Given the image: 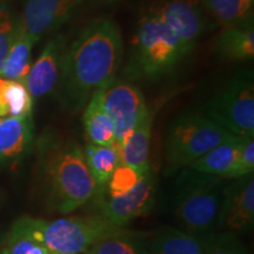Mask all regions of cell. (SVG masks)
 I'll list each match as a JSON object with an SVG mask.
<instances>
[{
    "mask_svg": "<svg viewBox=\"0 0 254 254\" xmlns=\"http://www.w3.org/2000/svg\"><path fill=\"white\" fill-rule=\"evenodd\" d=\"M123 36L110 19L87 25L65 50L59 91L69 110L81 109L94 91L110 86L123 60Z\"/></svg>",
    "mask_w": 254,
    "mask_h": 254,
    "instance_id": "6da1fadb",
    "label": "cell"
},
{
    "mask_svg": "<svg viewBox=\"0 0 254 254\" xmlns=\"http://www.w3.org/2000/svg\"><path fill=\"white\" fill-rule=\"evenodd\" d=\"M43 179L47 201L60 214L86 205L98 186L85 163L82 150L71 141L56 142L43 158Z\"/></svg>",
    "mask_w": 254,
    "mask_h": 254,
    "instance_id": "7a4b0ae2",
    "label": "cell"
},
{
    "mask_svg": "<svg viewBox=\"0 0 254 254\" xmlns=\"http://www.w3.org/2000/svg\"><path fill=\"white\" fill-rule=\"evenodd\" d=\"M224 186L220 177L180 170L174 190V217L180 230L202 238L214 234Z\"/></svg>",
    "mask_w": 254,
    "mask_h": 254,
    "instance_id": "3957f363",
    "label": "cell"
},
{
    "mask_svg": "<svg viewBox=\"0 0 254 254\" xmlns=\"http://www.w3.org/2000/svg\"><path fill=\"white\" fill-rule=\"evenodd\" d=\"M176 36L152 9L139 19L125 75L131 80H157L185 58Z\"/></svg>",
    "mask_w": 254,
    "mask_h": 254,
    "instance_id": "277c9868",
    "label": "cell"
},
{
    "mask_svg": "<svg viewBox=\"0 0 254 254\" xmlns=\"http://www.w3.org/2000/svg\"><path fill=\"white\" fill-rule=\"evenodd\" d=\"M234 136L204 112H184L172 120L165 138V172L189 167L206 152Z\"/></svg>",
    "mask_w": 254,
    "mask_h": 254,
    "instance_id": "5b68a950",
    "label": "cell"
},
{
    "mask_svg": "<svg viewBox=\"0 0 254 254\" xmlns=\"http://www.w3.org/2000/svg\"><path fill=\"white\" fill-rule=\"evenodd\" d=\"M232 134L254 135V82L252 72H240L225 82L206 104L204 112Z\"/></svg>",
    "mask_w": 254,
    "mask_h": 254,
    "instance_id": "8992f818",
    "label": "cell"
},
{
    "mask_svg": "<svg viewBox=\"0 0 254 254\" xmlns=\"http://www.w3.org/2000/svg\"><path fill=\"white\" fill-rule=\"evenodd\" d=\"M116 227L99 215L65 217L51 221L33 218L34 234L53 254H82Z\"/></svg>",
    "mask_w": 254,
    "mask_h": 254,
    "instance_id": "52a82bcc",
    "label": "cell"
},
{
    "mask_svg": "<svg viewBox=\"0 0 254 254\" xmlns=\"http://www.w3.org/2000/svg\"><path fill=\"white\" fill-rule=\"evenodd\" d=\"M155 178L152 170L142 174L136 185L125 194L119 196L105 195L98 190L92 199L95 200V209L99 217L113 226L124 227L141 215L148 213L154 204Z\"/></svg>",
    "mask_w": 254,
    "mask_h": 254,
    "instance_id": "ba28073f",
    "label": "cell"
},
{
    "mask_svg": "<svg viewBox=\"0 0 254 254\" xmlns=\"http://www.w3.org/2000/svg\"><path fill=\"white\" fill-rule=\"evenodd\" d=\"M151 9L176 36L185 56L190 55L207 27L199 0H160Z\"/></svg>",
    "mask_w": 254,
    "mask_h": 254,
    "instance_id": "9c48e42d",
    "label": "cell"
},
{
    "mask_svg": "<svg viewBox=\"0 0 254 254\" xmlns=\"http://www.w3.org/2000/svg\"><path fill=\"white\" fill-rule=\"evenodd\" d=\"M104 106L113 123L117 146L126 140L150 111L138 87L116 80L105 90Z\"/></svg>",
    "mask_w": 254,
    "mask_h": 254,
    "instance_id": "30bf717a",
    "label": "cell"
},
{
    "mask_svg": "<svg viewBox=\"0 0 254 254\" xmlns=\"http://www.w3.org/2000/svg\"><path fill=\"white\" fill-rule=\"evenodd\" d=\"M253 225L254 177L249 174L224 186L217 230L238 234L252 230Z\"/></svg>",
    "mask_w": 254,
    "mask_h": 254,
    "instance_id": "8fae6325",
    "label": "cell"
},
{
    "mask_svg": "<svg viewBox=\"0 0 254 254\" xmlns=\"http://www.w3.org/2000/svg\"><path fill=\"white\" fill-rule=\"evenodd\" d=\"M84 0H27L18 25L32 39L58 30L80 8Z\"/></svg>",
    "mask_w": 254,
    "mask_h": 254,
    "instance_id": "7c38bea8",
    "label": "cell"
},
{
    "mask_svg": "<svg viewBox=\"0 0 254 254\" xmlns=\"http://www.w3.org/2000/svg\"><path fill=\"white\" fill-rule=\"evenodd\" d=\"M65 50L63 36L52 38L36 63L31 65L24 85L33 99L44 97L58 87Z\"/></svg>",
    "mask_w": 254,
    "mask_h": 254,
    "instance_id": "4fadbf2b",
    "label": "cell"
},
{
    "mask_svg": "<svg viewBox=\"0 0 254 254\" xmlns=\"http://www.w3.org/2000/svg\"><path fill=\"white\" fill-rule=\"evenodd\" d=\"M153 125V112L148 111L144 119L138 124L133 132L120 146L119 150L120 163L131 166L144 174L151 170L150 165V145Z\"/></svg>",
    "mask_w": 254,
    "mask_h": 254,
    "instance_id": "5bb4252c",
    "label": "cell"
},
{
    "mask_svg": "<svg viewBox=\"0 0 254 254\" xmlns=\"http://www.w3.org/2000/svg\"><path fill=\"white\" fill-rule=\"evenodd\" d=\"M208 238H202L180 230L163 226L148 233V243L154 254H205Z\"/></svg>",
    "mask_w": 254,
    "mask_h": 254,
    "instance_id": "9a60e30c",
    "label": "cell"
},
{
    "mask_svg": "<svg viewBox=\"0 0 254 254\" xmlns=\"http://www.w3.org/2000/svg\"><path fill=\"white\" fill-rule=\"evenodd\" d=\"M107 87H100L93 92L82 114L85 134L88 141L94 145L112 146L116 144L113 123L104 106V93Z\"/></svg>",
    "mask_w": 254,
    "mask_h": 254,
    "instance_id": "2e32d148",
    "label": "cell"
},
{
    "mask_svg": "<svg viewBox=\"0 0 254 254\" xmlns=\"http://www.w3.org/2000/svg\"><path fill=\"white\" fill-rule=\"evenodd\" d=\"M240 144L241 136H232L193 161L189 168L222 179H233Z\"/></svg>",
    "mask_w": 254,
    "mask_h": 254,
    "instance_id": "e0dca14e",
    "label": "cell"
},
{
    "mask_svg": "<svg viewBox=\"0 0 254 254\" xmlns=\"http://www.w3.org/2000/svg\"><path fill=\"white\" fill-rule=\"evenodd\" d=\"M32 141L31 117L0 119V161L14 160L28 150Z\"/></svg>",
    "mask_w": 254,
    "mask_h": 254,
    "instance_id": "ac0fdd59",
    "label": "cell"
},
{
    "mask_svg": "<svg viewBox=\"0 0 254 254\" xmlns=\"http://www.w3.org/2000/svg\"><path fill=\"white\" fill-rule=\"evenodd\" d=\"M148 233L116 227L99 238L82 254H142Z\"/></svg>",
    "mask_w": 254,
    "mask_h": 254,
    "instance_id": "d6986e66",
    "label": "cell"
},
{
    "mask_svg": "<svg viewBox=\"0 0 254 254\" xmlns=\"http://www.w3.org/2000/svg\"><path fill=\"white\" fill-rule=\"evenodd\" d=\"M217 51L222 58L245 62L254 57L253 23L241 26L225 27L217 39Z\"/></svg>",
    "mask_w": 254,
    "mask_h": 254,
    "instance_id": "ffe728a7",
    "label": "cell"
},
{
    "mask_svg": "<svg viewBox=\"0 0 254 254\" xmlns=\"http://www.w3.org/2000/svg\"><path fill=\"white\" fill-rule=\"evenodd\" d=\"M37 41L28 36L17 23L15 36L9 47L0 77L23 82L31 68V52Z\"/></svg>",
    "mask_w": 254,
    "mask_h": 254,
    "instance_id": "44dd1931",
    "label": "cell"
},
{
    "mask_svg": "<svg viewBox=\"0 0 254 254\" xmlns=\"http://www.w3.org/2000/svg\"><path fill=\"white\" fill-rule=\"evenodd\" d=\"M205 12L225 27L253 23L254 0H199Z\"/></svg>",
    "mask_w": 254,
    "mask_h": 254,
    "instance_id": "7402d4cb",
    "label": "cell"
},
{
    "mask_svg": "<svg viewBox=\"0 0 254 254\" xmlns=\"http://www.w3.org/2000/svg\"><path fill=\"white\" fill-rule=\"evenodd\" d=\"M1 247L6 254H53L36 237L31 217H21L12 225Z\"/></svg>",
    "mask_w": 254,
    "mask_h": 254,
    "instance_id": "603a6c76",
    "label": "cell"
},
{
    "mask_svg": "<svg viewBox=\"0 0 254 254\" xmlns=\"http://www.w3.org/2000/svg\"><path fill=\"white\" fill-rule=\"evenodd\" d=\"M82 154L98 189H103L109 182L111 174L120 164L118 147L116 144L100 146L90 142L85 146Z\"/></svg>",
    "mask_w": 254,
    "mask_h": 254,
    "instance_id": "cb8c5ba5",
    "label": "cell"
},
{
    "mask_svg": "<svg viewBox=\"0 0 254 254\" xmlns=\"http://www.w3.org/2000/svg\"><path fill=\"white\" fill-rule=\"evenodd\" d=\"M33 98L23 82L0 77V119L32 117Z\"/></svg>",
    "mask_w": 254,
    "mask_h": 254,
    "instance_id": "d4e9b609",
    "label": "cell"
},
{
    "mask_svg": "<svg viewBox=\"0 0 254 254\" xmlns=\"http://www.w3.org/2000/svg\"><path fill=\"white\" fill-rule=\"evenodd\" d=\"M141 174L135 171L131 166H127L125 164L120 163L113 173L111 174L109 182L101 190V192L105 195L111 196H119L125 194V193L131 190L136 185V183L140 179Z\"/></svg>",
    "mask_w": 254,
    "mask_h": 254,
    "instance_id": "484cf974",
    "label": "cell"
},
{
    "mask_svg": "<svg viewBox=\"0 0 254 254\" xmlns=\"http://www.w3.org/2000/svg\"><path fill=\"white\" fill-rule=\"evenodd\" d=\"M205 254H250V252L238 234L220 232L208 238Z\"/></svg>",
    "mask_w": 254,
    "mask_h": 254,
    "instance_id": "4316f807",
    "label": "cell"
},
{
    "mask_svg": "<svg viewBox=\"0 0 254 254\" xmlns=\"http://www.w3.org/2000/svg\"><path fill=\"white\" fill-rule=\"evenodd\" d=\"M17 23L12 20L11 13L5 5L0 6V73L4 66L9 47L13 43Z\"/></svg>",
    "mask_w": 254,
    "mask_h": 254,
    "instance_id": "83f0119b",
    "label": "cell"
},
{
    "mask_svg": "<svg viewBox=\"0 0 254 254\" xmlns=\"http://www.w3.org/2000/svg\"><path fill=\"white\" fill-rule=\"evenodd\" d=\"M254 172V139L253 136L241 138V144L238 152L237 165L233 179L253 174Z\"/></svg>",
    "mask_w": 254,
    "mask_h": 254,
    "instance_id": "f1b7e54d",
    "label": "cell"
},
{
    "mask_svg": "<svg viewBox=\"0 0 254 254\" xmlns=\"http://www.w3.org/2000/svg\"><path fill=\"white\" fill-rule=\"evenodd\" d=\"M142 254H154L153 251H152V249L150 247V243H148V245L146 249L144 250V252H142Z\"/></svg>",
    "mask_w": 254,
    "mask_h": 254,
    "instance_id": "f546056e",
    "label": "cell"
},
{
    "mask_svg": "<svg viewBox=\"0 0 254 254\" xmlns=\"http://www.w3.org/2000/svg\"><path fill=\"white\" fill-rule=\"evenodd\" d=\"M0 254H6V253H5V251L2 250V247H1V249H0Z\"/></svg>",
    "mask_w": 254,
    "mask_h": 254,
    "instance_id": "4dcf8cb0",
    "label": "cell"
},
{
    "mask_svg": "<svg viewBox=\"0 0 254 254\" xmlns=\"http://www.w3.org/2000/svg\"><path fill=\"white\" fill-rule=\"evenodd\" d=\"M60 254H79V253H60Z\"/></svg>",
    "mask_w": 254,
    "mask_h": 254,
    "instance_id": "1f68e13d",
    "label": "cell"
},
{
    "mask_svg": "<svg viewBox=\"0 0 254 254\" xmlns=\"http://www.w3.org/2000/svg\"><path fill=\"white\" fill-rule=\"evenodd\" d=\"M1 245H2V244H1V243H0V249H1Z\"/></svg>",
    "mask_w": 254,
    "mask_h": 254,
    "instance_id": "d6a6232c",
    "label": "cell"
},
{
    "mask_svg": "<svg viewBox=\"0 0 254 254\" xmlns=\"http://www.w3.org/2000/svg\"><path fill=\"white\" fill-rule=\"evenodd\" d=\"M0 199H1V194H0Z\"/></svg>",
    "mask_w": 254,
    "mask_h": 254,
    "instance_id": "836d02e7",
    "label": "cell"
}]
</instances>
